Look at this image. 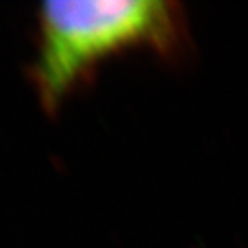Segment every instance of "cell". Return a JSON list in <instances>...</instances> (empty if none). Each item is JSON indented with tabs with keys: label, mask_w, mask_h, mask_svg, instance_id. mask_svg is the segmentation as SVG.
Here are the masks:
<instances>
[{
	"label": "cell",
	"mask_w": 248,
	"mask_h": 248,
	"mask_svg": "<svg viewBox=\"0 0 248 248\" xmlns=\"http://www.w3.org/2000/svg\"><path fill=\"white\" fill-rule=\"evenodd\" d=\"M38 54L33 81L45 110H54L104 59L150 46L172 52L181 43V14L172 2L90 0L45 2L38 14Z\"/></svg>",
	"instance_id": "1"
}]
</instances>
